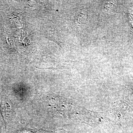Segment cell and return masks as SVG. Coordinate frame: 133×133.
Here are the masks:
<instances>
[{
    "label": "cell",
    "instance_id": "cell-1",
    "mask_svg": "<svg viewBox=\"0 0 133 133\" xmlns=\"http://www.w3.org/2000/svg\"><path fill=\"white\" fill-rule=\"evenodd\" d=\"M20 133H50L49 132L45 130L37 129H28L21 130L20 131Z\"/></svg>",
    "mask_w": 133,
    "mask_h": 133
}]
</instances>
